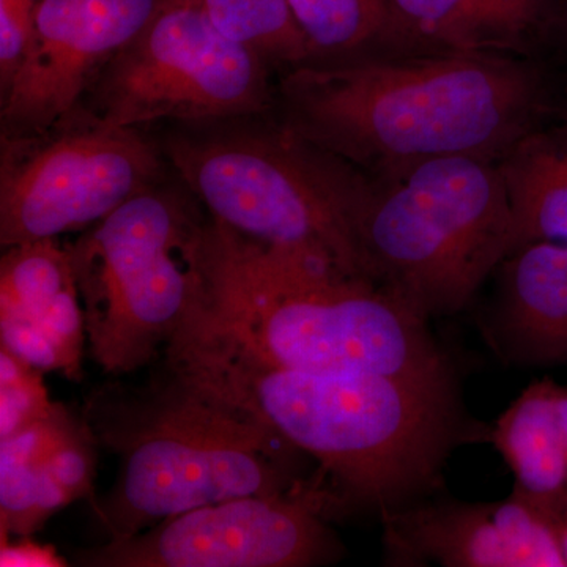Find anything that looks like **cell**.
I'll return each mask as SVG.
<instances>
[{
	"label": "cell",
	"instance_id": "6da1fadb",
	"mask_svg": "<svg viewBox=\"0 0 567 567\" xmlns=\"http://www.w3.org/2000/svg\"><path fill=\"white\" fill-rule=\"evenodd\" d=\"M174 375L270 427L317 465L330 516L382 517L439 494L457 447L488 443L454 369L427 374L316 372L260 360L188 317L166 346Z\"/></svg>",
	"mask_w": 567,
	"mask_h": 567
},
{
	"label": "cell",
	"instance_id": "7a4b0ae2",
	"mask_svg": "<svg viewBox=\"0 0 567 567\" xmlns=\"http://www.w3.org/2000/svg\"><path fill=\"white\" fill-rule=\"evenodd\" d=\"M279 122L375 181L453 156L496 162L557 114L537 59L382 51L286 69Z\"/></svg>",
	"mask_w": 567,
	"mask_h": 567
},
{
	"label": "cell",
	"instance_id": "3957f363",
	"mask_svg": "<svg viewBox=\"0 0 567 567\" xmlns=\"http://www.w3.org/2000/svg\"><path fill=\"white\" fill-rule=\"evenodd\" d=\"M188 260L189 315L267 363L377 374L454 369L429 320L316 254L260 244L204 218Z\"/></svg>",
	"mask_w": 567,
	"mask_h": 567
},
{
	"label": "cell",
	"instance_id": "277c9868",
	"mask_svg": "<svg viewBox=\"0 0 567 567\" xmlns=\"http://www.w3.org/2000/svg\"><path fill=\"white\" fill-rule=\"evenodd\" d=\"M85 420L121 461L110 494L92 505L111 539L213 503L317 486L298 472L297 447L171 371L148 390L93 394Z\"/></svg>",
	"mask_w": 567,
	"mask_h": 567
},
{
	"label": "cell",
	"instance_id": "5b68a950",
	"mask_svg": "<svg viewBox=\"0 0 567 567\" xmlns=\"http://www.w3.org/2000/svg\"><path fill=\"white\" fill-rule=\"evenodd\" d=\"M257 117L183 125L164 141V156L215 221L371 281L357 218L372 177L284 123Z\"/></svg>",
	"mask_w": 567,
	"mask_h": 567
},
{
	"label": "cell",
	"instance_id": "8992f818",
	"mask_svg": "<svg viewBox=\"0 0 567 567\" xmlns=\"http://www.w3.org/2000/svg\"><path fill=\"white\" fill-rule=\"evenodd\" d=\"M511 230L498 166L476 156L374 178L357 218L369 279L425 320L475 300L509 254Z\"/></svg>",
	"mask_w": 567,
	"mask_h": 567
},
{
	"label": "cell",
	"instance_id": "52a82bcc",
	"mask_svg": "<svg viewBox=\"0 0 567 567\" xmlns=\"http://www.w3.org/2000/svg\"><path fill=\"white\" fill-rule=\"evenodd\" d=\"M196 203L183 183H156L69 246L91 354L106 374L151 363L188 316Z\"/></svg>",
	"mask_w": 567,
	"mask_h": 567
},
{
	"label": "cell",
	"instance_id": "ba28073f",
	"mask_svg": "<svg viewBox=\"0 0 567 567\" xmlns=\"http://www.w3.org/2000/svg\"><path fill=\"white\" fill-rule=\"evenodd\" d=\"M270 66L219 31L196 0H163L100 71L80 110L117 128L254 117L275 103Z\"/></svg>",
	"mask_w": 567,
	"mask_h": 567
},
{
	"label": "cell",
	"instance_id": "9c48e42d",
	"mask_svg": "<svg viewBox=\"0 0 567 567\" xmlns=\"http://www.w3.org/2000/svg\"><path fill=\"white\" fill-rule=\"evenodd\" d=\"M163 148L78 107L44 132L2 137L3 248L89 229L164 177Z\"/></svg>",
	"mask_w": 567,
	"mask_h": 567
},
{
	"label": "cell",
	"instance_id": "30bf717a",
	"mask_svg": "<svg viewBox=\"0 0 567 567\" xmlns=\"http://www.w3.org/2000/svg\"><path fill=\"white\" fill-rule=\"evenodd\" d=\"M320 486L301 494L240 496L74 555L89 567H309L338 558Z\"/></svg>",
	"mask_w": 567,
	"mask_h": 567
},
{
	"label": "cell",
	"instance_id": "8fae6325",
	"mask_svg": "<svg viewBox=\"0 0 567 567\" xmlns=\"http://www.w3.org/2000/svg\"><path fill=\"white\" fill-rule=\"evenodd\" d=\"M163 0H39L31 43L2 95V137L51 128L81 106L106 63Z\"/></svg>",
	"mask_w": 567,
	"mask_h": 567
},
{
	"label": "cell",
	"instance_id": "7c38bea8",
	"mask_svg": "<svg viewBox=\"0 0 567 567\" xmlns=\"http://www.w3.org/2000/svg\"><path fill=\"white\" fill-rule=\"evenodd\" d=\"M380 522L388 566L567 567L561 528L514 492L491 503L435 494Z\"/></svg>",
	"mask_w": 567,
	"mask_h": 567
},
{
	"label": "cell",
	"instance_id": "4fadbf2b",
	"mask_svg": "<svg viewBox=\"0 0 567 567\" xmlns=\"http://www.w3.org/2000/svg\"><path fill=\"white\" fill-rule=\"evenodd\" d=\"M386 51H453L537 59L561 0H388Z\"/></svg>",
	"mask_w": 567,
	"mask_h": 567
},
{
	"label": "cell",
	"instance_id": "5bb4252c",
	"mask_svg": "<svg viewBox=\"0 0 567 567\" xmlns=\"http://www.w3.org/2000/svg\"><path fill=\"white\" fill-rule=\"evenodd\" d=\"M494 276L484 327L499 357L522 365L567 363V244L522 246Z\"/></svg>",
	"mask_w": 567,
	"mask_h": 567
},
{
	"label": "cell",
	"instance_id": "9a60e30c",
	"mask_svg": "<svg viewBox=\"0 0 567 567\" xmlns=\"http://www.w3.org/2000/svg\"><path fill=\"white\" fill-rule=\"evenodd\" d=\"M488 443L514 476V494L559 528L567 522V388L529 383L491 425Z\"/></svg>",
	"mask_w": 567,
	"mask_h": 567
},
{
	"label": "cell",
	"instance_id": "2e32d148",
	"mask_svg": "<svg viewBox=\"0 0 567 567\" xmlns=\"http://www.w3.org/2000/svg\"><path fill=\"white\" fill-rule=\"evenodd\" d=\"M496 166L513 216L509 254L533 244H567V115H550L522 134Z\"/></svg>",
	"mask_w": 567,
	"mask_h": 567
},
{
	"label": "cell",
	"instance_id": "e0dca14e",
	"mask_svg": "<svg viewBox=\"0 0 567 567\" xmlns=\"http://www.w3.org/2000/svg\"><path fill=\"white\" fill-rule=\"evenodd\" d=\"M311 61H338L386 51L388 0H289Z\"/></svg>",
	"mask_w": 567,
	"mask_h": 567
},
{
	"label": "cell",
	"instance_id": "ac0fdd59",
	"mask_svg": "<svg viewBox=\"0 0 567 567\" xmlns=\"http://www.w3.org/2000/svg\"><path fill=\"white\" fill-rule=\"evenodd\" d=\"M213 24L230 39L259 52L271 66L311 61L289 0H196Z\"/></svg>",
	"mask_w": 567,
	"mask_h": 567
},
{
	"label": "cell",
	"instance_id": "d6986e66",
	"mask_svg": "<svg viewBox=\"0 0 567 567\" xmlns=\"http://www.w3.org/2000/svg\"><path fill=\"white\" fill-rule=\"evenodd\" d=\"M78 286L70 249L58 238L10 246L0 260V317H31Z\"/></svg>",
	"mask_w": 567,
	"mask_h": 567
},
{
	"label": "cell",
	"instance_id": "ffe728a7",
	"mask_svg": "<svg viewBox=\"0 0 567 567\" xmlns=\"http://www.w3.org/2000/svg\"><path fill=\"white\" fill-rule=\"evenodd\" d=\"M55 404L44 385V372L0 346V440L50 416Z\"/></svg>",
	"mask_w": 567,
	"mask_h": 567
},
{
	"label": "cell",
	"instance_id": "44dd1931",
	"mask_svg": "<svg viewBox=\"0 0 567 567\" xmlns=\"http://www.w3.org/2000/svg\"><path fill=\"white\" fill-rule=\"evenodd\" d=\"M96 440L87 420H80L65 439L41 461L47 475L51 477L71 503L93 498V483L96 475Z\"/></svg>",
	"mask_w": 567,
	"mask_h": 567
},
{
	"label": "cell",
	"instance_id": "7402d4cb",
	"mask_svg": "<svg viewBox=\"0 0 567 567\" xmlns=\"http://www.w3.org/2000/svg\"><path fill=\"white\" fill-rule=\"evenodd\" d=\"M39 0H0V92L20 69L33 31Z\"/></svg>",
	"mask_w": 567,
	"mask_h": 567
},
{
	"label": "cell",
	"instance_id": "603a6c76",
	"mask_svg": "<svg viewBox=\"0 0 567 567\" xmlns=\"http://www.w3.org/2000/svg\"><path fill=\"white\" fill-rule=\"evenodd\" d=\"M0 346L43 372L59 371L65 374V361L58 347L32 320L0 317Z\"/></svg>",
	"mask_w": 567,
	"mask_h": 567
},
{
	"label": "cell",
	"instance_id": "cb8c5ba5",
	"mask_svg": "<svg viewBox=\"0 0 567 567\" xmlns=\"http://www.w3.org/2000/svg\"><path fill=\"white\" fill-rule=\"evenodd\" d=\"M66 559L59 555L58 548L35 543L31 536L21 537L18 543H2L0 546V566L2 567H62Z\"/></svg>",
	"mask_w": 567,
	"mask_h": 567
},
{
	"label": "cell",
	"instance_id": "d4e9b609",
	"mask_svg": "<svg viewBox=\"0 0 567 567\" xmlns=\"http://www.w3.org/2000/svg\"><path fill=\"white\" fill-rule=\"evenodd\" d=\"M559 537H561L563 554H565V558L567 561V522L565 525H563L561 533H559Z\"/></svg>",
	"mask_w": 567,
	"mask_h": 567
},
{
	"label": "cell",
	"instance_id": "484cf974",
	"mask_svg": "<svg viewBox=\"0 0 567 567\" xmlns=\"http://www.w3.org/2000/svg\"><path fill=\"white\" fill-rule=\"evenodd\" d=\"M559 21H565L567 29V0H561V14H559Z\"/></svg>",
	"mask_w": 567,
	"mask_h": 567
}]
</instances>
